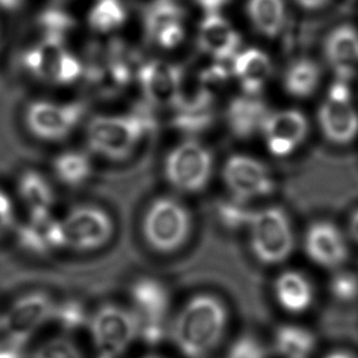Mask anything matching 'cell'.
I'll return each instance as SVG.
<instances>
[{"label":"cell","mask_w":358,"mask_h":358,"mask_svg":"<svg viewBox=\"0 0 358 358\" xmlns=\"http://www.w3.org/2000/svg\"><path fill=\"white\" fill-rule=\"evenodd\" d=\"M52 320L64 330L75 331L87 323V313L85 307L76 301H65L60 305H55Z\"/></svg>","instance_id":"cell-31"},{"label":"cell","mask_w":358,"mask_h":358,"mask_svg":"<svg viewBox=\"0 0 358 358\" xmlns=\"http://www.w3.org/2000/svg\"><path fill=\"white\" fill-rule=\"evenodd\" d=\"M310 125L303 113L297 109L269 112L262 126L266 147L278 158L294 153L308 135Z\"/></svg>","instance_id":"cell-13"},{"label":"cell","mask_w":358,"mask_h":358,"mask_svg":"<svg viewBox=\"0 0 358 358\" xmlns=\"http://www.w3.org/2000/svg\"><path fill=\"white\" fill-rule=\"evenodd\" d=\"M184 36L185 31L182 24H171L168 29L160 32L159 36L155 39V43L160 45L162 48L173 49L182 42Z\"/></svg>","instance_id":"cell-38"},{"label":"cell","mask_w":358,"mask_h":358,"mask_svg":"<svg viewBox=\"0 0 358 358\" xmlns=\"http://www.w3.org/2000/svg\"><path fill=\"white\" fill-rule=\"evenodd\" d=\"M274 349L281 358H310L315 349V335L299 325H281L274 335Z\"/></svg>","instance_id":"cell-23"},{"label":"cell","mask_w":358,"mask_h":358,"mask_svg":"<svg viewBox=\"0 0 358 358\" xmlns=\"http://www.w3.org/2000/svg\"><path fill=\"white\" fill-rule=\"evenodd\" d=\"M250 229L252 251L262 263H282L294 251V231L282 209L271 207L253 213Z\"/></svg>","instance_id":"cell-4"},{"label":"cell","mask_w":358,"mask_h":358,"mask_svg":"<svg viewBox=\"0 0 358 358\" xmlns=\"http://www.w3.org/2000/svg\"><path fill=\"white\" fill-rule=\"evenodd\" d=\"M318 124L327 140L334 145H350L358 136V110L348 83L336 80L318 110Z\"/></svg>","instance_id":"cell-7"},{"label":"cell","mask_w":358,"mask_h":358,"mask_svg":"<svg viewBox=\"0 0 358 358\" xmlns=\"http://www.w3.org/2000/svg\"><path fill=\"white\" fill-rule=\"evenodd\" d=\"M38 24L44 36H55L65 39V34L73 29L75 21L62 10L48 9L38 17Z\"/></svg>","instance_id":"cell-32"},{"label":"cell","mask_w":358,"mask_h":358,"mask_svg":"<svg viewBox=\"0 0 358 358\" xmlns=\"http://www.w3.org/2000/svg\"><path fill=\"white\" fill-rule=\"evenodd\" d=\"M137 78L143 96L150 106L178 107L184 93V73L180 66L155 59L141 65Z\"/></svg>","instance_id":"cell-11"},{"label":"cell","mask_w":358,"mask_h":358,"mask_svg":"<svg viewBox=\"0 0 358 358\" xmlns=\"http://www.w3.org/2000/svg\"><path fill=\"white\" fill-rule=\"evenodd\" d=\"M83 103H59L36 101L29 103L24 122L29 132L43 141H60L68 137L80 124L85 114Z\"/></svg>","instance_id":"cell-8"},{"label":"cell","mask_w":358,"mask_h":358,"mask_svg":"<svg viewBox=\"0 0 358 358\" xmlns=\"http://www.w3.org/2000/svg\"><path fill=\"white\" fill-rule=\"evenodd\" d=\"M194 3L201 5L207 13H217V10L228 4L230 0H194Z\"/></svg>","instance_id":"cell-40"},{"label":"cell","mask_w":358,"mask_h":358,"mask_svg":"<svg viewBox=\"0 0 358 358\" xmlns=\"http://www.w3.org/2000/svg\"><path fill=\"white\" fill-rule=\"evenodd\" d=\"M34 358H83V355L71 340L55 338L41 345Z\"/></svg>","instance_id":"cell-33"},{"label":"cell","mask_w":358,"mask_h":358,"mask_svg":"<svg viewBox=\"0 0 358 358\" xmlns=\"http://www.w3.org/2000/svg\"><path fill=\"white\" fill-rule=\"evenodd\" d=\"M176 109L175 127L189 134L206 130L213 121L212 104H185Z\"/></svg>","instance_id":"cell-30"},{"label":"cell","mask_w":358,"mask_h":358,"mask_svg":"<svg viewBox=\"0 0 358 358\" xmlns=\"http://www.w3.org/2000/svg\"><path fill=\"white\" fill-rule=\"evenodd\" d=\"M184 8L178 0H152L143 10L145 34L150 42H155L162 31L184 19Z\"/></svg>","instance_id":"cell-25"},{"label":"cell","mask_w":358,"mask_h":358,"mask_svg":"<svg viewBox=\"0 0 358 358\" xmlns=\"http://www.w3.org/2000/svg\"><path fill=\"white\" fill-rule=\"evenodd\" d=\"M150 126L137 114L99 115L88 122V147L109 159H125L140 143Z\"/></svg>","instance_id":"cell-2"},{"label":"cell","mask_w":358,"mask_h":358,"mask_svg":"<svg viewBox=\"0 0 358 358\" xmlns=\"http://www.w3.org/2000/svg\"><path fill=\"white\" fill-rule=\"evenodd\" d=\"M125 20V8L121 0H97L88 15V24L92 29L101 34L119 29Z\"/></svg>","instance_id":"cell-29"},{"label":"cell","mask_w":358,"mask_h":358,"mask_svg":"<svg viewBox=\"0 0 358 358\" xmlns=\"http://www.w3.org/2000/svg\"><path fill=\"white\" fill-rule=\"evenodd\" d=\"M231 70L245 94L258 96L271 78L273 66L261 49L248 48L234 57Z\"/></svg>","instance_id":"cell-20"},{"label":"cell","mask_w":358,"mask_h":358,"mask_svg":"<svg viewBox=\"0 0 358 358\" xmlns=\"http://www.w3.org/2000/svg\"><path fill=\"white\" fill-rule=\"evenodd\" d=\"M145 358H162V357H158V356H148V357H145Z\"/></svg>","instance_id":"cell-46"},{"label":"cell","mask_w":358,"mask_h":358,"mask_svg":"<svg viewBox=\"0 0 358 358\" xmlns=\"http://www.w3.org/2000/svg\"><path fill=\"white\" fill-rule=\"evenodd\" d=\"M22 1L24 0H0V8L13 11V10L19 9L22 5Z\"/></svg>","instance_id":"cell-43"},{"label":"cell","mask_w":358,"mask_h":358,"mask_svg":"<svg viewBox=\"0 0 358 358\" xmlns=\"http://www.w3.org/2000/svg\"><path fill=\"white\" fill-rule=\"evenodd\" d=\"M223 179L240 202L268 196L275 189L266 165L250 155H231L224 164Z\"/></svg>","instance_id":"cell-12"},{"label":"cell","mask_w":358,"mask_h":358,"mask_svg":"<svg viewBox=\"0 0 358 358\" xmlns=\"http://www.w3.org/2000/svg\"><path fill=\"white\" fill-rule=\"evenodd\" d=\"M164 171L165 178L175 189L199 192L206 187L212 176L213 155L197 141H184L166 155Z\"/></svg>","instance_id":"cell-5"},{"label":"cell","mask_w":358,"mask_h":358,"mask_svg":"<svg viewBox=\"0 0 358 358\" xmlns=\"http://www.w3.org/2000/svg\"><path fill=\"white\" fill-rule=\"evenodd\" d=\"M324 55L336 80L348 83L358 71V31L351 24L333 29L324 42Z\"/></svg>","instance_id":"cell-16"},{"label":"cell","mask_w":358,"mask_h":358,"mask_svg":"<svg viewBox=\"0 0 358 358\" xmlns=\"http://www.w3.org/2000/svg\"><path fill=\"white\" fill-rule=\"evenodd\" d=\"M54 307L55 303L43 292L21 296L4 315H0V330L15 348L52 320Z\"/></svg>","instance_id":"cell-9"},{"label":"cell","mask_w":358,"mask_h":358,"mask_svg":"<svg viewBox=\"0 0 358 358\" xmlns=\"http://www.w3.org/2000/svg\"><path fill=\"white\" fill-rule=\"evenodd\" d=\"M131 299L136 307V315L142 327L165 328V317L169 308V295L159 281L141 279L131 287Z\"/></svg>","instance_id":"cell-19"},{"label":"cell","mask_w":358,"mask_h":358,"mask_svg":"<svg viewBox=\"0 0 358 358\" xmlns=\"http://www.w3.org/2000/svg\"><path fill=\"white\" fill-rule=\"evenodd\" d=\"M54 173L58 179L69 186H78L90 178L92 164L87 155L81 152H65L59 155L53 163Z\"/></svg>","instance_id":"cell-28"},{"label":"cell","mask_w":358,"mask_h":358,"mask_svg":"<svg viewBox=\"0 0 358 358\" xmlns=\"http://www.w3.org/2000/svg\"><path fill=\"white\" fill-rule=\"evenodd\" d=\"M349 230L351 238L358 243V209L350 218Z\"/></svg>","instance_id":"cell-42"},{"label":"cell","mask_w":358,"mask_h":358,"mask_svg":"<svg viewBox=\"0 0 358 358\" xmlns=\"http://www.w3.org/2000/svg\"><path fill=\"white\" fill-rule=\"evenodd\" d=\"M305 250L315 264L323 268H339L349 257L344 235L330 222H317L307 230Z\"/></svg>","instance_id":"cell-14"},{"label":"cell","mask_w":358,"mask_h":358,"mask_svg":"<svg viewBox=\"0 0 358 358\" xmlns=\"http://www.w3.org/2000/svg\"><path fill=\"white\" fill-rule=\"evenodd\" d=\"M0 358H19L15 348H3L0 346Z\"/></svg>","instance_id":"cell-44"},{"label":"cell","mask_w":358,"mask_h":358,"mask_svg":"<svg viewBox=\"0 0 358 358\" xmlns=\"http://www.w3.org/2000/svg\"><path fill=\"white\" fill-rule=\"evenodd\" d=\"M229 80L228 69L222 64H217L204 70L201 75L202 87L213 94V90L223 86Z\"/></svg>","instance_id":"cell-37"},{"label":"cell","mask_w":358,"mask_h":358,"mask_svg":"<svg viewBox=\"0 0 358 358\" xmlns=\"http://www.w3.org/2000/svg\"><path fill=\"white\" fill-rule=\"evenodd\" d=\"M59 1H63V0H59Z\"/></svg>","instance_id":"cell-47"},{"label":"cell","mask_w":358,"mask_h":358,"mask_svg":"<svg viewBox=\"0 0 358 358\" xmlns=\"http://www.w3.org/2000/svg\"><path fill=\"white\" fill-rule=\"evenodd\" d=\"M199 48L219 62L233 60L241 45V37L218 13H209L199 24Z\"/></svg>","instance_id":"cell-18"},{"label":"cell","mask_w":358,"mask_h":358,"mask_svg":"<svg viewBox=\"0 0 358 358\" xmlns=\"http://www.w3.org/2000/svg\"><path fill=\"white\" fill-rule=\"evenodd\" d=\"M16 236L20 246L36 255L66 247L63 224L50 212L29 213V222L20 225Z\"/></svg>","instance_id":"cell-15"},{"label":"cell","mask_w":358,"mask_h":358,"mask_svg":"<svg viewBox=\"0 0 358 358\" xmlns=\"http://www.w3.org/2000/svg\"><path fill=\"white\" fill-rule=\"evenodd\" d=\"M66 53L68 50L64 48V38L45 36L41 43L22 54V68L41 81L58 85Z\"/></svg>","instance_id":"cell-17"},{"label":"cell","mask_w":358,"mask_h":358,"mask_svg":"<svg viewBox=\"0 0 358 358\" xmlns=\"http://www.w3.org/2000/svg\"><path fill=\"white\" fill-rule=\"evenodd\" d=\"M62 224L66 247L78 251L101 248L113 235L112 219L103 209L93 206L71 209Z\"/></svg>","instance_id":"cell-10"},{"label":"cell","mask_w":358,"mask_h":358,"mask_svg":"<svg viewBox=\"0 0 358 358\" xmlns=\"http://www.w3.org/2000/svg\"><path fill=\"white\" fill-rule=\"evenodd\" d=\"M238 202H234V203L225 202V203L220 204V207H219L220 219L223 220V223L228 228L238 229L241 228L243 225H250L253 213L245 207L240 206Z\"/></svg>","instance_id":"cell-35"},{"label":"cell","mask_w":358,"mask_h":358,"mask_svg":"<svg viewBox=\"0 0 358 358\" xmlns=\"http://www.w3.org/2000/svg\"><path fill=\"white\" fill-rule=\"evenodd\" d=\"M227 358H268V354L256 338L246 335L234 343Z\"/></svg>","instance_id":"cell-36"},{"label":"cell","mask_w":358,"mask_h":358,"mask_svg":"<svg viewBox=\"0 0 358 358\" xmlns=\"http://www.w3.org/2000/svg\"><path fill=\"white\" fill-rule=\"evenodd\" d=\"M93 343L98 356L117 358L138 336L140 320L135 312L117 305H106L91 320Z\"/></svg>","instance_id":"cell-6"},{"label":"cell","mask_w":358,"mask_h":358,"mask_svg":"<svg viewBox=\"0 0 358 358\" xmlns=\"http://www.w3.org/2000/svg\"><path fill=\"white\" fill-rule=\"evenodd\" d=\"M191 218L184 204L169 197L155 199L145 212L143 235L155 251L169 253L189 238Z\"/></svg>","instance_id":"cell-3"},{"label":"cell","mask_w":358,"mask_h":358,"mask_svg":"<svg viewBox=\"0 0 358 358\" xmlns=\"http://www.w3.org/2000/svg\"><path fill=\"white\" fill-rule=\"evenodd\" d=\"M329 0H296L301 8L306 10H317L323 8Z\"/></svg>","instance_id":"cell-41"},{"label":"cell","mask_w":358,"mask_h":358,"mask_svg":"<svg viewBox=\"0 0 358 358\" xmlns=\"http://www.w3.org/2000/svg\"><path fill=\"white\" fill-rule=\"evenodd\" d=\"M274 290L279 305L294 315L303 313L313 302V287L299 271H284L275 281Z\"/></svg>","instance_id":"cell-22"},{"label":"cell","mask_w":358,"mask_h":358,"mask_svg":"<svg viewBox=\"0 0 358 358\" xmlns=\"http://www.w3.org/2000/svg\"><path fill=\"white\" fill-rule=\"evenodd\" d=\"M269 110L258 96L234 98L227 110L229 129L238 138H250L262 130Z\"/></svg>","instance_id":"cell-21"},{"label":"cell","mask_w":358,"mask_h":358,"mask_svg":"<svg viewBox=\"0 0 358 358\" xmlns=\"http://www.w3.org/2000/svg\"><path fill=\"white\" fill-rule=\"evenodd\" d=\"M20 199L29 207V213L50 212L53 204V189L43 175L29 170L20 176L17 182Z\"/></svg>","instance_id":"cell-27"},{"label":"cell","mask_w":358,"mask_h":358,"mask_svg":"<svg viewBox=\"0 0 358 358\" xmlns=\"http://www.w3.org/2000/svg\"><path fill=\"white\" fill-rule=\"evenodd\" d=\"M228 310L213 295H197L182 307L173 325V339L187 358H204L223 339Z\"/></svg>","instance_id":"cell-1"},{"label":"cell","mask_w":358,"mask_h":358,"mask_svg":"<svg viewBox=\"0 0 358 358\" xmlns=\"http://www.w3.org/2000/svg\"><path fill=\"white\" fill-rule=\"evenodd\" d=\"M330 290L336 300L350 302L358 297V276L352 273H339L330 284Z\"/></svg>","instance_id":"cell-34"},{"label":"cell","mask_w":358,"mask_h":358,"mask_svg":"<svg viewBox=\"0 0 358 358\" xmlns=\"http://www.w3.org/2000/svg\"><path fill=\"white\" fill-rule=\"evenodd\" d=\"M247 10L255 29L266 37H276L285 26L284 0H250Z\"/></svg>","instance_id":"cell-26"},{"label":"cell","mask_w":358,"mask_h":358,"mask_svg":"<svg viewBox=\"0 0 358 358\" xmlns=\"http://www.w3.org/2000/svg\"><path fill=\"white\" fill-rule=\"evenodd\" d=\"M14 224V206L9 196L0 189V236H3Z\"/></svg>","instance_id":"cell-39"},{"label":"cell","mask_w":358,"mask_h":358,"mask_svg":"<svg viewBox=\"0 0 358 358\" xmlns=\"http://www.w3.org/2000/svg\"><path fill=\"white\" fill-rule=\"evenodd\" d=\"M323 358H356L354 355L349 354L346 351H334V352H330Z\"/></svg>","instance_id":"cell-45"},{"label":"cell","mask_w":358,"mask_h":358,"mask_svg":"<svg viewBox=\"0 0 358 358\" xmlns=\"http://www.w3.org/2000/svg\"><path fill=\"white\" fill-rule=\"evenodd\" d=\"M322 73L315 62L299 59L291 64L284 75V88L295 98H308L320 86Z\"/></svg>","instance_id":"cell-24"}]
</instances>
